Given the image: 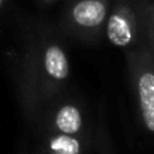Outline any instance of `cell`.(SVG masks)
<instances>
[{
	"label": "cell",
	"instance_id": "6da1fadb",
	"mask_svg": "<svg viewBox=\"0 0 154 154\" xmlns=\"http://www.w3.org/2000/svg\"><path fill=\"white\" fill-rule=\"evenodd\" d=\"M11 72L23 114L30 124H36L44 109L61 96L70 78L69 54L50 26L36 24L14 54Z\"/></svg>",
	"mask_w": 154,
	"mask_h": 154
},
{
	"label": "cell",
	"instance_id": "7a4b0ae2",
	"mask_svg": "<svg viewBox=\"0 0 154 154\" xmlns=\"http://www.w3.org/2000/svg\"><path fill=\"white\" fill-rule=\"evenodd\" d=\"M126 63L142 124L154 136V55L144 45L127 52Z\"/></svg>",
	"mask_w": 154,
	"mask_h": 154
},
{
	"label": "cell",
	"instance_id": "3957f363",
	"mask_svg": "<svg viewBox=\"0 0 154 154\" xmlns=\"http://www.w3.org/2000/svg\"><path fill=\"white\" fill-rule=\"evenodd\" d=\"M109 14V0H73L61 21L63 30L78 41L97 42Z\"/></svg>",
	"mask_w": 154,
	"mask_h": 154
},
{
	"label": "cell",
	"instance_id": "277c9868",
	"mask_svg": "<svg viewBox=\"0 0 154 154\" xmlns=\"http://www.w3.org/2000/svg\"><path fill=\"white\" fill-rule=\"evenodd\" d=\"M36 126H41L42 132H55L66 135H84L88 133L85 124V114L82 105L73 99H57L44 109L38 118Z\"/></svg>",
	"mask_w": 154,
	"mask_h": 154
},
{
	"label": "cell",
	"instance_id": "5b68a950",
	"mask_svg": "<svg viewBox=\"0 0 154 154\" xmlns=\"http://www.w3.org/2000/svg\"><path fill=\"white\" fill-rule=\"evenodd\" d=\"M139 27V18L133 6L126 0H120L108 14L105 35L114 47L130 50L138 41Z\"/></svg>",
	"mask_w": 154,
	"mask_h": 154
},
{
	"label": "cell",
	"instance_id": "8992f818",
	"mask_svg": "<svg viewBox=\"0 0 154 154\" xmlns=\"http://www.w3.org/2000/svg\"><path fill=\"white\" fill-rule=\"evenodd\" d=\"M90 145V133L66 135L44 132L38 154H87Z\"/></svg>",
	"mask_w": 154,
	"mask_h": 154
},
{
	"label": "cell",
	"instance_id": "52a82bcc",
	"mask_svg": "<svg viewBox=\"0 0 154 154\" xmlns=\"http://www.w3.org/2000/svg\"><path fill=\"white\" fill-rule=\"evenodd\" d=\"M141 29L145 36V47L154 55V2L148 5L142 14Z\"/></svg>",
	"mask_w": 154,
	"mask_h": 154
},
{
	"label": "cell",
	"instance_id": "ba28073f",
	"mask_svg": "<svg viewBox=\"0 0 154 154\" xmlns=\"http://www.w3.org/2000/svg\"><path fill=\"white\" fill-rule=\"evenodd\" d=\"M55 0H41V3H42V6H50V5H52Z\"/></svg>",
	"mask_w": 154,
	"mask_h": 154
},
{
	"label": "cell",
	"instance_id": "9c48e42d",
	"mask_svg": "<svg viewBox=\"0 0 154 154\" xmlns=\"http://www.w3.org/2000/svg\"><path fill=\"white\" fill-rule=\"evenodd\" d=\"M3 3H5V0H0V9H2V6H3Z\"/></svg>",
	"mask_w": 154,
	"mask_h": 154
}]
</instances>
